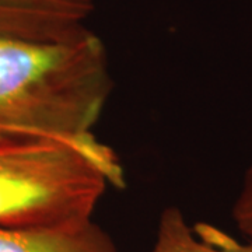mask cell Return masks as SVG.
Wrapping results in <instances>:
<instances>
[{"label":"cell","instance_id":"6da1fadb","mask_svg":"<svg viewBox=\"0 0 252 252\" xmlns=\"http://www.w3.org/2000/svg\"><path fill=\"white\" fill-rule=\"evenodd\" d=\"M111 91L108 52L93 31L64 42L0 36V137H90Z\"/></svg>","mask_w":252,"mask_h":252},{"label":"cell","instance_id":"7a4b0ae2","mask_svg":"<svg viewBox=\"0 0 252 252\" xmlns=\"http://www.w3.org/2000/svg\"><path fill=\"white\" fill-rule=\"evenodd\" d=\"M118 156L95 136L0 137V227H72L124 188Z\"/></svg>","mask_w":252,"mask_h":252},{"label":"cell","instance_id":"3957f363","mask_svg":"<svg viewBox=\"0 0 252 252\" xmlns=\"http://www.w3.org/2000/svg\"><path fill=\"white\" fill-rule=\"evenodd\" d=\"M95 0H0V36L64 42L87 31Z\"/></svg>","mask_w":252,"mask_h":252},{"label":"cell","instance_id":"277c9868","mask_svg":"<svg viewBox=\"0 0 252 252\" xmlns=\"http://www.w3.org/2000/svg\"><path fill=\"white\" fill-rule=\"evenodd\" d=\"M0 252H119L94 220L72 227H0Z\"/></svg>","mask_w":252,"mask_h":252},{"label":"cell","instance_id":"5b68a950","mask_svg":"<svg viewBox=\"0 0 252 252\" xmlns=\"http://www.w3.org/2000/svg\"><path fill=\"white\" fill-rule=\"evenodd\" d=\"M150 252H252V241L241 243L205 223L189 227L180 209L170 206L160 215L156 243Z\"/></svg>","mask_w":252,"mask_h":252},{"label":"cell","instance_id":"8992f818","mask_svg":"<svg viewBox=\"0 0 252 252\" xmlns=\"http://www.w3.org/2000/svg\"><path fill=\"white\" fill-rule=\"evenodd\" d=\"M231 215L238 231L245 240L252 241V165L244 174Z\"/></svg>","mask_w":252,"mask_h":252}]
</instances>
